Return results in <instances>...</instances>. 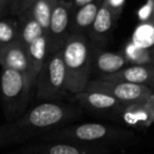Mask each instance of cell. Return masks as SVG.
Segmentation results:
<instances>
[{
	"label": "cell",
	"instance_id": "obj_1",
	"mask_svg": "<svg viewBox=\"0 0 154 154\" xmlns=\"http://www.w3.org/2000/svg\"><path fill=\"white\" fill-rule=\"evenodd\" d=\"M84 111L75 103H66L61 100L41 101L26 112L20 118L10 125L16 137L26 132L57 130L68 122L76 120Z\"/></svg>",
	"mask_w": 154,
	"mask_h": 154
},
{
	"label": "cell",
	"instance_id": "obj_2",
	"mask_svg": "<svg viewBox=\"0 0 154 154\" xmlns=\"http://www.w3.org/2000/svg\"><path fill=\"white\" fill-rule=\"evenodd\" d=\"M93 51L86 34H72L61 49L71 95L85 91L92 79Z\"/></svg>",
	"mask_w": 154,
	"mask_h": 154
},
{
	"label": "cell",
	"instance_id": "obj_3",
	"mask_svg": "<svg viewBox=\"0 0 154 154\" xmlns=\"http://www.w3.org/2000/svg\"><path fill=\"white\" fill-rule=\"evenodd\" d=\"M35 98L41 101L60 100L71 94L61 50L48 55L35 82Z\"/></svg>",
	"mask_w": 154,
	"mask_h": 154
},
{
	"label": "cell",
	"instance_id": "obj_4",
	"mask_svg": "<svg viewBox=\"0 0 154 154\" xmlns=\"http://www.w3.org/2000/svg\"><path fill=\"white\" fill-rule=\"evenodd\" d=\"M34 88L23 74L2 69L0 76V93L3 111L10 122L24 115Z\"/></svg>",
	"mask_w": 154,
	"mask_h": 154
},
{
	"label": "cell",
	"instance_id": "obj_5",
	"mask_svg": "<svg viewBox=\"0 0 154 154\" xmlns=\"http://www.w3.org/2000/svg\"><path fill=\"white\" fill-rule=\"evenodd\" d=\"M131 135L132 133L122 129L97 122H86L54 130L53 132L45 135V138L50 140L71 141L78 143H97L125 139Z\"/></svg>",
	"mask_w": 154,
	"mask_h": 154
},
{
	"label": "cell",
	"instance_id": "obj_6",
	"mask_svg": "<svg viewBox=\"0 0 154 154\" xmlns=\"http://www.w3.org/2000/svg\"><path fill=\"white\" fill-rule=\"evenodd\" d=\"M17 19L19 23V41L28 52L37 77L49 55L48 36L29 12H24Z\"/></svg>",
	"mask_w": 154,
	"mask_h": 154
},
{
	"label": "cell",
	"instance_id": "obj_7",
	"mask_svg": "<svg viewBox=\"0 0 154 154\" xmlns=\"http://www.w3.org/2000/svg\"><path fill=\"white\" fill-rule=\"evenodd\" d=\"M86 90L108 94L124 103L125 106L147 103L154 95L152 89L149 87L98 78L91 79Z\"/></svg>",
	"mask_w": 154,
	"mask_h": 154
},
{
	"label": "cell",
	"instance_id": "obj_8",
	"mask_svg": "<svg viewBox=\"0 0 154 154\" xmlns=\"http://www.w3.org/2000/svg\"><path fill=\"white\" fill-rule=\"evenodd\" d=\"M73 2L59 0L52 14L50 28L48 31L49 54L60 51L66 45L71 33V18L73 12Z\"/></svg>",
	"mask_w": 154,
	"mask_h": 154
},
{
	"label": "cell",
	"instance_id": "obj_9",
	"mask_svg": "<svg viewBox=\"0 0 154 154\" xmlns=\"http://www.w3.org/2000/svg\"><path fill=\"white\" fill-rule=\"evenodd\" d=\"M70 101L82 110L100 116H120L126 106L108 94L85 90L70 97Z\"/></svg>",
	"mask_w": 154,
	"mask_h": 154
},
{
	"label": "cell",
	"instance_id": "obj_10",
	"mask_svg": "<svg viewBox=\"0 0 154 154\" xmlns=\"http://www.w3.org/2000/svg\"><path fill=\"white\" fill-rule=\"evenodd\" d=\"M0 66L2 69L14 70L23 74L35 89L36 75L28 52L20 41L0 49Z\"/></svg>",
	"mask_w": 154,
	"mask_h": 154
},
{
	"label": "cell",
	"instance_id": "obj_11",
	"mask_svg": "<svg viewBox=\"0 0 154 154\" xmlns=\"http://www.w3.org/2000/svg\"><path fill=\"white\" fill-rule=\"evenodd\" d=\"M92 79L112 75L129 66V61L122 53H113L93 48Z\"/></svg>",
	"mask_w": 154,
	"mask_h": 154
},
{
	"label": "cell",
	"instance_id": "obj_12",
	"mask_svg": "<svg viewBox=\"0 0 154 154\" xmlns=\"http://www.w3.org/2000/svg\"><path fill=\"white\" fill-rule=\"evenodd\" d=\"M98 79L129 82L151 88L154 87V66L152 64H130L114 74Z\"/></svg>",
	"mask_w": 154,
	"mask_h": 154
},
{
	"label": "cell",
	"instance_id": "obj_13",
	"mask_svg": "<svg viewBox=\"0 0 154 154\" xmlns=\"http://www.w3.org/2000/svg\"><path fill=\"white\" fill-rule=\"evenodd\" d=\"M117 18L118 17L112 12V10L103 2L92 26L87 34L93 48L98 49L103 43L106 42Z\"/></svg>",
	"mask_w": 154,
	"mask_h": 154
},
{
	"label": "cell",
	"instance_id": "obj_14",
	"mask_svg": "<svg viewBox=\"0 0 154 154\" xmlns=\"http://www.w3.org/2000/svg\"><path fill=\"white\" fill-rule=\"evenodd\" d=\"M103 0H94L78 8H73L71 18V33L72 34H88L92 26Z\"/></svg>",
	"mask_w": 154,
	"mask_h": 154
},
{
	"label": "cell",
	"instance_id": "obj_15",
	"mask_svg": "<svg viewBox=\"0 0 154 154\" xmlns=\"http://www.w3.org/2000/svg\"><path fill=\"white\" fill-rule=\"evenodd\" d=\"M120 117L130 126H149L154 122V115L147 103L126 106Z\"/></svg>",
	"mask_w": 154,
	"mask_h": 154
},
{
	"label": "cell",
	"instance_id": "obj_16",
	"mask_svg": "<svg viewBox=\"0 0 154 154\" xmlns=\"http://www.w3.org/2000/svg\"><path fill=\"white\" fill-rule=\"evenodd\" d=\"M59 0H36L26 12L38 22L48 36L52 14Z\"/></svg>",
	"mask_w": 154,
	"mask_h": 154
},
{
	"label": "cell",
	"instance_id": "obj_17",
	"mask_svg": "<svg viewBox=\"0 0 154 154\" xmlns=\"http://www.w3.org/2000/svg\"><path fill=\"white\" fill-rule=\"evenodd\" d=\"M47 154H101L103 147L78 143H57L47 148Z\"/></svg>",
	"mask_w": 154,
	"mask_h": 154
},
{
	"label": "cell",
	"instance_id": "obj_18",
	"mask_svg": "<svg viewBox=\"0 0 154 154\" xmlns=\"http://www.w3.org/2000/svg\"><path fill=\"white\" fill-rule=\"evenodd\" d=\"M19 41V23L17 18H0V49Z\"/></svg>",
	"mask_w": 154,
	"mask_h": 154
},
{
	"label": "cell",
	"instance_id": "obj_19",
	"mask_svg": "<svg viewBox=\"0 0 154 154\" xmlns=\"http://www.w3.org/2000/svg\"><path fill=\"white\" fill-rule=\"evenodd\" d=\"M124 54L129 63L132 64H151V52L148 49L137 47L133 42H130L125 48Z\"/></svg>",
	"mask_w": 154,
	"mask_h": 154
},
{
	"label": "cell",
	"instance_id": "obj_20",
	"mask_svg": "<svg viewBox=\"0 0 154 154\" xmlns=\"http://www.w3.org/2000/svg\"><path fill=\"white\" fill-rule=\"evenodd\" d=\"M36 0H11L10 5V16L19 17L20 15L26 12Z\"/></svg>",
	"mask_w": 154,
	"mask_h": 154
},
{
	"label": "cell",
	"instance_id": "obj_21",
	"mask_svg": "<svg viewBox=\"0 0 154 154\" xmlns=\"http://www.w3.org/2000/svg\"><path fill=\"white\" fill-rule=\"evenodd\" d=\"M103 3L107 5L117 17H119L124 9L125 0H103Z\"/></svg>",
	"mask_w": 154,
	"mask_h": 154
},
{
	"label": "cell",
	"instance_id": "obj_22",
	"mask_svg": "<svg viewBox=\"0 0 154 154\" xmlns=\"http://www.w3.org/2000/svg\"><path fill=\"white\" fill-rule=\"evenodd\" d=\"M14 138H15V136H14L10 126L0 127V146L8 143L10 139H14Z\"/></svg>",
	"mask_w": 154,
	"mask_h": 154
},
{
	"label": "cell",
	"instance_id": "obj_23",
	"mask_svg": "<svg viewBox=\"0 0 154 154\" xmlns=\"http://www.w3.org/2000/svg\"><path fill=\"white\" fill-rule=\"evenodd\" d=\"M11 0H0V18L10 16Z\"/></svg>",
	"mask_w": 154,
	"mask_h": 154
},
{
	"label": "cell",
	"instance_id": "obj_24",
	"mask_svg": "<svg viewBox=\"0 0 154 154\" xmlns=\"http://www.w3.org/2000/svg\"><path fill=\"white\" fill-rule=\"evenodd\" d=\"M92 1H94V0H73V5H74V8H78L87 5V3L92 2Z\"/></svg>",
	"mask_w": 154,
	"mask_h": 154
},
{
	"label": "cell",
	"instance_id": "obj_25",
	"mask_svg": "<svg viewBox=\"0 0 154 154\" xmlns=\"http://www.w3.org/2000/svg\"><path fill=\"white\" fill-rule=\"evenodd\" d=\"M148 105H149L150 109L152 110V113H153V115H154V95L151 97V99L148 101Z\"/></svg>",
	"mask_w": 154,
	"mask_h": 154
},
{
	"label": "cell",
	"instance_id": "obj_26",
	"mask_svg": "<svg viewBox=\"0 0 154 154\" xmlns=\"http://www.w3.org/2000/svg\"><path fill=\"white\" fill-rule=\"evenodd\" d=\"M151 20L154 22V2H153V15H152V19H151ZM150 52H151V53H153V52H154V47L152 48L151 50H150Z\"/></svg>",
	"mask_w": 154,
	"mask_h": 154
},
{
	"label": "cell",
	"instance_id": "obj_27",
	"mask_svg": "<svg viewBox=\"0 0 154 154\" xmlns=\"http://www.w3.org/2000/svg\"><path fill=\"white\" fill-rule=\"evenodd\" d=\"M151 64L154 66V52L151 53Z\"/></svg>",
	"mask_w": 154,
	"mask_h": 154
},
{
	"label": "cell",
	"instance_id": "obj_28",
	"mask_svg": "<svg viewBox=\"0 0 154 154\" xmlns=\"http://www.w3.org/2000/svg\"><path fill=\"white\" fill-rule=\"evenodd\" d=\"M64 1H71V2H73V0H64Z\"/></svg>",
	"mask_w": 154,
	"mask_h": 154
},
{
	"label": "cell",
	"instance_id": "obj_29",
	"mask_svg": "<svg viewBox=\"0 0 154 154\" xmlns=\"http://www.w3.org/2000/svg\"><path fill=\"white\" fill-rule=\"evenodd\" d=\"M150 1H152V2H154V0H150Z\"/></svg>",
	"mask_w": 154,
	"mask_h": 154
}]
</instances>
